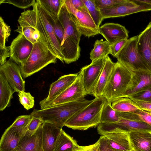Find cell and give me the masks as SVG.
Instances as JSON below:
<instances>
[{
	"label": "cell",
	"mask_w": 151,
	"mask_h": 151,
	"mask_svg": "<svg viewBox=\"0 0 151 151\" xmlns=\"http://www.w3.org/2000/svg\"><path fill=\"white\" fill-rule=\"evenodd\" d=\"M93 101L83 100L66 103L44 109H34L30 114L40 119L44 122L52 124L62 129L67 121Z\"/></svg>",
	"instance_id": "cell-1"
},
{
	"label": "cell",
	"mask_w": 151,
	"mask_h": 151,
	"mask_svg": "<svg viewBox=\"0 0 151 151\" xmlns=\"http://www.w3.org/2000/svg\"><path fill=\"white\" fill-rule=\"evenodd\" d=\"M106 100L103 96L95 98L91 103L69 119L65 126L83 130L98 126L100 123L101 111Z\"/></svg>",
	"instance_id": "cell-2"
},
{
	"label": "cell",
	"mask_w": 151,
	"mask_h": 151,
	"mask_svg": "<svg viewBox=\"0 0 151 151\" xmlns=\"http://www.w3.org/2000/svg\"><path fill=\"white\" fill-rule=\"evenodd\" d=\"M58 59L45 45L40 37L34 44L32 50L26 61L19 65L22 78L25 79L48 65L55 63Z\"/></svg>",
	"instance_id": "cell-3"
},
{
	"label": "cell",
	"mask_w": 151,
	"mask_h": 151,
	"mask_svg": "<svg viewBox=\"0 0 151 151\" xmlns=\"http://www.w3.org/2000/svg\"><path fill=\"white\" fill-rule=\"evenodd\" d=\"M132 71L118 61L115 63L102 96L110 102L123 97L130 84Z\"/></svg>",
	"instance_id": "cell-4"
},
{
	"label": "cell",
	"mask_w": 151,
	"mask_h": 151,
	"mask_svg": "<svg viewBox=\"0 0 151 151\" xmlns=\"http://www.w3.org/2000/svg\"><path fill=\"white\" fill-rule=\"evenodd\" d=\"M35 4L36 15L35 26L39 32L40 37L45 45L58 59L64 63V58L60 45L44 9L38 0L36 1Z\"/></svg>",
	"instance_id": "cell-5"
},
{
	"label": "cell",
	"mask_w": 151,
	"mask_h": 151,
	"mask_svg": "<svg viewBox=\"0 0 151 151\" xmlns=\"http://www.w3.org/2000/svg\"><path fill=\"white\" fill-rule=\"evenodd\" d=\"M138 35L128 39L115 57L118 61L131 71L149 70L145 61L138 52Z\"/></svg>",
	"instance_id": "cell-6"
},
{
	"label": "cell",
	"mask_w": 151,
	"mask_h": 151,
	"mask_svg": "<svg viewBox=\"0 0 151 151\" xmlns=\"http://www.w3.org/2000/svg\"><path fill=\"white\" fill-rule=\"evenodd\" d=\"M64 2L82 35L89 38L100 34L99 27L95 24L86 7L77 9L69 0H64Z\"/></svg>",
	"instance_id": "cell-7"
},
{
	"label": "cell",
	"mask_w": 151,
	"mask_h": 151,
	"mask_svg": "<svg viewBox=\"0 0 151 151\" xmlns=\"http://www.w3.org/2000/svg\"><path fill=\"white\" fill-rule=\"evenodd\" d=\"M82 81L81 71L75 81L67 89L52 101L40 106L41 109L66 103L85 99L87 95Z\"/></svg>",
	"instance_id": "cell-8"
},
{
	"label": "cell",
	"mask_w": 151,
	"mask_h": 151,
	"mask_svg": "<svg viewBox=\"0 0 151 151\" xmlns=\"http://www.w3.org/2000/svg\"><path fill=\"white\" fill-rule=\"evenodd\" d=\"M97 131L101 136L109 133H128L135 131H151V126L144 122L120 117L117 122L111 123H100Z\"/></svg>",
	"instance_id": "cell-9"
},
{
	"label": "cell",
	"mask_w": 151,
	"mask_h": 151,
	"mask_svg": "<svg viewBox=\"0 0 151 151\" xmlns=\"http://www.w3.org/2000/svg\"><path fill=\"white\" fill-rule=\"evenodd\" d=\"M103 19L124 17L139 12L151 10V6L137 0H126L116 6L100 10Z\"/></svg>",
	"instance_id": "cell-10"
},
{
	"label": "cell",
	"mask_w": 151,
	"mask_h": 151,
	"mask_svg": "<svg viewBox=\"0 0 151 151\" xmlns=\"http://www.w3.org/2000/svg\"><path fill=\"white\" fill-rule=\"evenodd\" d=\"M32 10L24 11L21 13L18 22L19 26L15 31L22 34L33 44L40 37L39 32L35 26L36 15L35 3Z\"/></svg>",
	"instance_id": "cell-11"
},
{
	"label": "cell",
	"mask_w": 151,
	"mask_h": 151,
	"mask_svg": "<svg viewBox=\"0 0 151 151\" xmlns=\"http://www.w3.org/2000/svg\"><path fill=\"white\" fill-rule=\"evenodd\" d=\"M106 58L91 62L81 69L83 85L87 94L93 95L104 65Z\"/></svg>",
	"instance_id": "cell-12"
},
{
	"label": "cell",
	"mask_w": 151,
	"mask_h": 151,
	"mask_svg": "<svg viewBox=\"0 0 151 151\" xmlns=\"http://www.w3.org/2000/svg\"><path fill=\"white\" fill-rule=\"evenodd\" d=\"M0 73L15 92L25 91V82L22 76L19 65L9 59L0 65Z\"/></svg>",
	"instance_id": "cell-13"
},
{
	"label": "cell",
	"mask_w": 151,
	"mask_h": 151,
	"mask_svg": "<svg viewBox=\"0 0 151 151\" xmlns=\"http://www.w3.org/2000/svg\"><path fill=\"white\" fill-rule=\"evenodd\" d=\"M34 44L22 34L19 33L10 46V59L19 65L24 63L29 56Z\"/></svg>",
	"instance_id": "cell-14"
},
{
	"label": "cell",
	"mask_w": 151,
	"mask_h": 151,
	"mask_svg": "<svg viewBox=\"0 0 151 151\" xmlns=\"http://www.w3.org/2000/svg\"><path fill=\"white\" fill-rule=\"evenodd\" d=\"M131 81L123 97H127L151 88V72L149 70L132 71Z\"/></svg>",
	"instance_id": "cell-15"
},
{
	"label": "cell",
	"mask_w": 151,
	"mask_h": 151,
	"mask_svg": "<svg viewBox=\"0 0 151 151\" xmlns=\"http://www.w3.org/2000/svg\"><path fill=\"white\" fill-rule=\"evenodd\" d=\"M99 33L110 45L128 39L129 32L125 27L117 23H106L99 27Z\"/></svg>",
	"instance_id": "cell-16"
},
{
	"label": "cell",
	"mask_w": 151,
	"mask_h": 151,
	"mask_svg": "<svg viewBox=\"0 0 151 151\" xmlns=\"http://www.w3.org/2000/svg\"><path fill=\"white\" fill-rule=\"evenodd\" d=\"M58 17L68 37L73 42L79 45L81 37L82 35L71 13L67 9L64 2Z\"/></svg>",
	"instance_id": "cell-17"
},
{
	"label": "cell",
	"mask_w": 151,
	"mask_h": 151,
	"mask_svg": "<svg viewBox=\"0 0 151 151\" xmlns=\"http://www.w3.org/2000/svg\"><path fill=\"white\" fill-rule=\"evenodd\" d=\"M78 73L63 75L50 85L47 96L40 102V106L55 99L67 89L75 81Z\"/></svg>",
	"instance_id": "cell-18"
},
{
	"label": "cell",
	"mask_w": 151,
	"mask_h": 151,
	"mask_svg": "<svg viewBox=\"0 0 151 151\" xmlns=\"http://www.w3.org/2000/svg\"><path fill=\"white\" fill-rule=\"evenodd\" d=\"M137 47L139 53L151 72V22L138 35Z\"/></svg>",
	"instance_id": "cell-19"
},
{
	"label": "cell",
	"mask_w": 151,
	"mask_h": 151,
	"mask_svg": "<svg viewBox=\"0 0 151 151\" xmlns=\"http://www.w3.org/2000/svg\"><path fill=\"white\" fill-rule=\"evenodd\" d=\"M128 134L132 150L135 151H151V131H135Z\"/></svg>",
	"instance_id": "cell-20"
},
{
	"label": "cell",
	"mask_w": 151,
	"mask_h": 151,
	"mask_svg": "<svg viewBox=\"0 0 151 151\" xmlns=\"http://www.w3.org/2000/svg\"><path fill=\"white\" fill-rule=\"evenodd\" d=\"M42 144L43 151H54L56 142L62 129L50 123L42 124Z\"/></svg>",
	"instance_id": "cell-21"
},
{
	"label": "cell",
	"mask_w": 151,
	"mask_h": 151,
	"mask_svg": "<svg viewBox=\"0 0 151 151\" xmlns=\"http://www.w3.org/2000/svg\"><path fill=\"white\" fill-rule=\"evenodd\" d=\"M42 132V124L32 136L27 132L21 139L16 151H43Z\"/></svg>",
	"instance_id": "cell-22"
},
{
	"label": "cell",
	"mask_w": 151,
	"mask_h": 151,
	"mask_svg": "<svg viewBox=\"0 0 151 151\" xmlns=\"http://www.w3.org/2000/svg\"><path fill=\"white\" fill-rule=\"evenodd\" d=\"M24 135L11 126L5 131L0 141V151H16Z\"/></svg>",
	"instance_id": "cell-23"
},
{
	"label": "cell",
	"mask_w": 151,
	"mask_h": 151,
	"mask_svg": "<svg viewBox=\"0 0 151 151\" xmlns=\"http://www.w3.org/2000/svg\"><path fill=\"white\" fill-rule=\"evenodd\" d=\"M113 149L117 151H130L132 150L128 133L119 132L103 134Z\"/></svg>",
	"instance_id": "cell-24"
},
{
	"label": "cell",
	"mask_w": 151,
	"mask_h": 151,
	"mask_svg": "<svg viewBox=\"0 0 151 151\" xmlns=\"http://www.w3.org/2000/svg\"><path fill=\"white\" fill-rule=\"evenodd\" d=\"M115 63L109 56L106 58V61L103 70L96 85L93 91V95L95 97L102 96L103 92L108 82Z\"/></svg>",
	"instance_id": "cell-25"
},
{
	"label": "cell",
	"mask_w": 151,
	"mask_h": 151,
	"mask_svg": "<svg viewBox=\"0 0 151 151\" xmlns=\"http://www.w3.org/2000/svg\"><path fill=\"white\" fill-rule=\"evenodd\" d=\"M79 146L76 141L62 129L56 141L54 151H75Z\"/></svg>",
	"instance_id": "cell-26"
},
{
	"label": "cell",
	"mask_w": 151,
	"mask_h": 151,
	"mask_svg": "<svg viewBox=\"0 0 151 151\" xmlns=\"http://www.w3.org/2000/svg\"><path fill=\"white\" fill-rule=\"evenodd\" d=\"M15 92L3 75L0 73V111H3L9 106L13 94Z\"/></svg>",
	"instance_id": "cell-27"
},
{
	"label": "cell",
	"mask_w": 151,
	"mask_h": 151,
	"mask_svg": "<svg viewBox=\"0 0 151 151\" xmlns=\"http://www.w3.org/2000/svg\"><path fill=\"white\" fill-rule=\"evenodd\" d=\"M111 106L116 111L121 112H131L142 109L133 100L127 97L119 98L114 100Z\"/></svg>",
	"instance_id": "cell-28"
},
{
	"label": "cell",
	"mask_w": 151,
	"mask_h": 151,
	"mask_svg": "<svg viewBox=\"0 0 151 151\" xmlns=\"http://www.w3.org/2000/svg\"><path fill=\"white\" fill-rule=\"evenodd\" d=\"M110 45L106 41L96 40L93 48L90 53V58L92 62L98 59L106 58L110 53Z\"/></svg>",
	"instance_id": "cell-29"
},
{
	"label": "cell",
	"mask_w": 151,
	"mask_h": 151,
	"mask_svg": "<svg viewBox=\"0 0 151 151\" xmlns=\"http://www.w3.org/2000/svg\"><path fill=\"white\" fill-rule=\"evenodd\" d=\"M111 103L106 100L104 104L101 112L100 123H115L120 119L116 111L112 108Z\"/></svg>",
	"instance_id": "cell-30"
},
{
	"label": "cell",
	"mask_w": 151,
	"mask_h": 151,
	"mask_svg": "<svg viewBox=\"0 0 151 151\" xmlns=\"http://www.w3.org/2000/svg\"><path fill=\"white\" fill-rule=\"evenodd\" d=\"M116 112L120 117L144 122L151 126V114L148 111L139 109L131 112Z\"/></svg>",
	"instance_id": "cell-31"
},
{
	"label": "cell",
	"mask_w": 151,
	"mask_h": 151,
	"mask_svg": "<svg viewBox=\"0 0 151 151\" xmlns=\"http://www.w3.org/2000/svg\"><path fill=\"white\" fill-rule=\"evenodd\" d=\"M32 117L31 114L19 116L11 126L19 133L24 135L27 131L29 124Z\"/></svg>",
	"instance_id": "cell-32"
},
{
	"label": "cell",
	"mask_w": 151,
	"mask_h": 151,
	"mask_svg": "<svg viewBox=\"0 0 151 151\" xmlns=\"http://www.w3.org/2000/svg\"><path fill=\"white\" fill-rule=\"evenodd\" d=\"M96 25L99 27L103 20L100 10L97 7L95 0H82Z\"/></svg>",
	"instance_id": "cell-33"
},
{
	"label": "cell",
	"mask_w": 151,
	"mask_h": 151,
	"mask_svg": "<svg viewBox=\"0 0 151 151\" xmlns=\"http://www.w3.org/2000/svg\"><path fill=\"white\" fill-rule=\"evenodd\" d=\"M43 7L48 12L58 16L64 0H38Z\"/></svg>",
	"instance_id": "cell-34"
},
{
	"label": "cell",
	"mask_w": 151,
	"mask_h": 151,
	"mask_svg": "<svg viewBox=\"0 0 151 151\" xmlns=\"http://www.w3.org/2000/svg\"><path fill=\"white\" fill-rule=\"evenodd\" d=\"M20 104L26 110H29L34 106V97L29 92L22 91L18 94Z\"/></svg>",
	"instance_id": "cell-35"
},
{
	"label": "cell",
	"mask_w": 151,
	"mask_h": 151,
	"mask_svg": "<svg viewBox=\"0 0 151 151\" xmlns=\"http://www.w3.org/2000/svg\"><path fill=\"white\" fill-rule=\"evenodd\" d=\"M11 30L9 26L7 25L2 18L0 17V47H5L6 42L10 35Z\"/></svg>",
	"instance_id": "cell-36"
},
{
	"label": "cell",
	"mask_w": 151,
	"mask_h": 151,
	"mask_svg": "<svg viewBox=\"0 0 151 151\" xmlns=\"http://www.w3.org/2000/svg\"><path fill=\"white\" fill-rule=\"evenodd\" d=\"M35 0H0V4L8 3L19 8L24 9L33 6L35 3Z\"/></svg>",
	"instance_id": "cell-37"
},
{
	"label": "cell",
	"mask_w": 151,
	"mask_h": 151,
	"mask_svg": "<svg viewBox=\"0 0 151 151\" xmlns=\"http://www.w3.org/2000/svg\"><path fill=\"white\" fill-rule=\"evenodd\" d=\"M126 0H95L96 5L99 10L116 6Z\"/></svg>",
	"instance_id": "cell-38"
},
{
	"label": "cell",
	"mask_w": 151,
	"mask_h": 151,
	"mask_svg": "<svg viewBox=\"0 0 151 151\" xmlns=\"http://www.w3.org/2000/svg\"><path fill=\"white\" fill-rule=\"evenodd\" d=\"M128 98L133 101L151 103V88L134 94Z\"/></svg>",
	"instance_id": "cell-39"
},
{
	"label": "cell",
	"mask_w": 151,
	"mask_h": 151,
	"mask_svg": "<svg viewBox=\"0 0 151 151\" xmlns=\"http://www.w3.org/2000/svg\"><path fill=\"white\" fill-rule=\"evenodd\" d=\"M32 117L29 124L27 131L31 136H32L35 133L40 127L44 123L40 119Z\"/></svg>",
	"instance_id": "cell-40"
},
{
	"label": "cell",
	"mask_w": 151,
	"mask_h": 151,
	"mask_svg": "<svg viewBox=\"0 0 151 151\" xmlns=\"http://www.w3.org/2000/svg\"><path fill=\"white\" fill-rule=\"evenodd\" d=\"M128 40V39L122 40L110 45V54L115 57L126 44Z\"/></svg>",
	"instance_id": "cell-41"
},
{
	"label": "cell",
	"mask_w": 151,
	"mask_h": 151,
	"mask_svg": "<svg viewBox=\"0 0 151 151\" xmlns=\"http://www.w3.org/2000/svg\"><path fill=\"white\" fill-rule=\"evenodd\" d=\"M9 57H10V46L0 47V65L4 63L6 58Z\"/></svg>",
	"instance_id": "cell-42"
},
{
	"label": "cell",
	"mask_w": 151,
	"mask_h": 151,
	"mask_svg": "<svg viewBox=\"0 0 151 151\" xmlns=\"http://www.w3.org/2000/svg\"><path fill=\"white\" fill-rule=\"evenodd\" d=\"M99 139L100 144L99 151H117L110 147L104 136H101Z\"/></svg>",
	"instance_id": "cell-43"
},
{
	"label": "cell",
	"mask_w": 151,
	"mask_h": 151,
	"mask_svg": "<svg viewBox=\"0 0 151 151\" xmlns=\"http://www.w3.org/2000/svg\"><path fill=\"white\" fill-rule=\"evenodd\" d=\"M100 142L99 139L95 143L86 146L79 145L75 151H99Z\"/></svg>",
	"instance_id": "cell-44"
},
{
	"label": "cell",
	"mask_w": 151,
	"mask_h": 151,
	"mask_svg": "<svg viewBox=\"0 0 151 151\" xmlns=\"http://www.w3.org/2000/svg\"><path fill=\"white\" fill-rule=\"evenodd\" d=\"M133 101L141 109L148 112H151V103L141 101Z\"/></svg>",
	"instance_id": "cell-45"
},
{
	"label": "cell",
	"mask_w": 151,
	"mask_h": 151,
	"mask_svg": "<svg viewBox=\"0 0 151 151\" xmlns=\"http://www.w3.org/2000/svg\"><path fill=\"white\" fill-rule=\"evenodd\" d=\"M69 1L76 9H80L86 7L82 0H69Z\"/></svg>",
	"instance_id": "cell-46"
},
{
	"label": "cell",
	"mask_w": 151,
	"mask_h": 151,
	"mask_svg": "<svg viewBox=\"0 0 151 151\" xmlns=\"http://www.w3.org/2000/svg\"><path fill=\"white\" fill-rule=\"evenodd\" d=\"M140 2L147 4L151 6V0H137Z\"/></svg>",
	"instance_id": "cell-47"
},
{
	"label": "cell",
	"mask_w": 151,
	"mask_h": 151,
	"mask_svg": "<svg viewBox=\"0 0 151 151\" xmlns=\"http://www.w3.org/2000/svg\"><path fill=\"white\" fill-rule=\"evenodd\" d=\"M130 151H134V150H131Z\"/></svg>",
	"instance_id": "cell-48"
}]
</instances>
